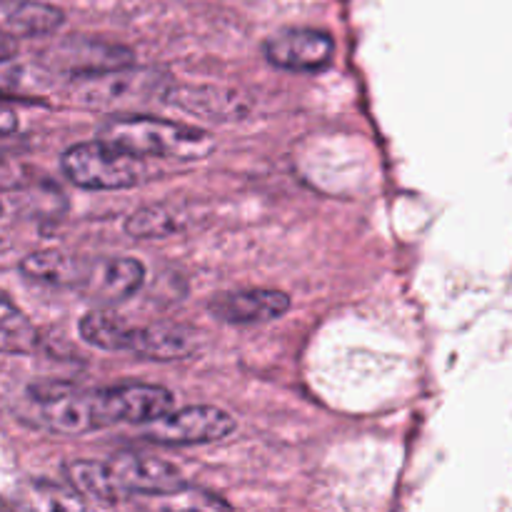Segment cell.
Wrapping results in <instances>:
<instances>
[{
	"mask_svg": "<svg viewBox=\"0 0 512 512\" xmlns=\"http://www.w3.org/2000/svg\"><path fill=\"white\" fill-rule=\"evenodd\" d=\"M145 283V265L135 258H110L105 263L93 265L85 288L93 290V295L103 303H123L133 298Z\"/></svg>",
	"mask_w": 512,
	"mask_h": 512,
	"instance_id": "cell-12",
	"label": "cell"
},
{
	"mask_svg": "<svg viewBox=\"0 0 512 512\" xmlns=\"http://www.w3.org/2000/svg\"><path fill=\"white\" fill-rule=\"evenodd\" d=\"M43 425L55 433H90L110 425H145L173 410V395L160 385L125 383L115 388L85 390L65 383L30 385Z\"/></svg>",
	"mask_w": 512,
	"mask_h": 512,
	"instance_id": "cell-1",
	"label": "cell"
},
{
	"mask_svg": "<svg viewBox=\"0 0 512 512\" xmlns=\"http://www.w3.org/2000/svg\"><path fill=\"white\" fill-rule=\"evenodd\" d=\"M63 170L70 183L85 190H123L143 183L145 158L110 145L105 140L70 145L63 155Z\"/></svg>",
	"mask_w": 512,
	"mask_h": 512,
	"instance_id": "cell-4",
	"label": "cell"
},
{
	"mask_svg": "<svg viewBox=\"0 0 512 512\" xmlns=\"http://www.w3.org/2000/svg\"><path fill=\"white\" fill-rule=\"evenodd\" d=\"M40 338L35 325L15 308L8 298L0 295V353L30 355L38 348Z\"/></svg>",
	"mask_w": 512,
	"mask_h": 512,
	"instance_id": "cell-17",
	"label": "cell"
},
{
	"mask_svg": "<svg viewBox=\"0 0 512 512\" xmlns=\"http://www.w3.org/2000/svg\"><path fill=\"white\" fill-rule=\"evenodd\" d=\"M80 335L88 345L110 353H133L140 358L160 360H183L190 358L198 348V335L193 328L180 323H153L143 328H133L118 315L105 310H90L80 320Z\"/></svg>",
	"mask_w": 512,
	"mask_h": 512,
	"instance_id": "cell-2",
	"label": "cell"
},
{
	"mask_svg": "<svg viewBox=\"0 0 512 512\" xmlns=\"http://www.w3.org/2000/svg\"><path fill=\"white\" fill-rule=\"evenodd\" d=\"M193 225V210L180 203H155L135 210L125 220V233L138 240L170 238Z\"/></svg>",
	"mask_w": 512,
	"mask_h": 512,
	"instance_id": "cell-14",
	"label": "cell"
},
{
	"mask_svg": "<svg viewBox=\"0 0 512 512\" xmlns=\"http://www.w3.org/2000/svg\"><path fill=\"white\" fill-rule=\"evenodd\" d=\"M100 140L138 158H170V160H200L208 158L215 140L205 130L170 123L153 115H120L100 128Z\"/></svg>",
	"mask_w": 512,
	"mask_h": 512,
	"instance_id": "cell-3",
	"label": "cell"
},
{
	"mask_svg": "<svg viewBox=\"0 0 512 512\" xmlns=\"http://www.w3.org/2000/svg\"><path fill=\"white\" fill-rule=\"evenodd\" d=\"M290 298L280 290H238L223 293L208 303L213 318L228 325H258L288 313Z\"/></svg>",
	"mask_w": 512,
	"mask_h": 512,
	"instance_id": "cell-9",
	"label": "cell"
},
{
	"mask_svg": "<svg viewBox=\"0 0 512 512\" xmlns=\"http://www.w3.org/2000/svg\"><path fill=\"white\" fill-rule=\"evenodd\" d=\"M53 60L75 78L98 75L105 70L133 65V53L123 45L100 43V40H65L60 48L50 50Z\"/></svg>",
	"mask_w": 512,
	"mask_h": 512,
	"instance_id": "cell-10",
	"label": "cell"
},
{
	"mask_svg": "<svg viewBox=\"0 0 512 512\" xmlns=\"http://www.w3.org/2000/svg\"><path fill=\"white\" fill-rule=\"evenodd\" d=\"M335 43L328 33L320 30H283L265 40V58L283 70L315 73L333 60Z\"/></svg>",
	"mask_w": 512,
	"mask_h": 512,
	"instance_id": "cell-8",
	"label": "cell"
},
{
	"mask_svg": "<svg viewBox=\"0 0 512 512\" xmlns=\"http://www.w3.org/2000/svg\"><path fill=\"white\" fill-rule=\"evenodd\" d=\"M0 213H3V203H0Z\"/></svg>",
	"mask_w": 512,
	"mask_h": 512,
	"instance_id": "cell-21",
	"label": "cell"
},
{
	"mask_svg": "<svg viewBox=\"0 0 512 512\" xmlns=\"http://www.w3.org/2000/svg\"><path fill=\"white\" fill-rule=\"evenodd\" d=\"M28 178V168L18 158L0 153V190L23 188L28 183Z\"/></svg>",
	"mask_w": 512,
	"mask_h": 512,
	"instance_id": "cell-18",
	"label": "cell"
},
{
	"mask_svg": "<svg viewBox=\"0 0 512 512\" xmlns=\"http://www.w3.org/2000/svg\"><path fill=\"white\" fill-rule=\"evenodd\" d=\"M18 128V115L8 108V105H0V135H8Z\"/></svg>",
	"mask_w": 512,
	"mask_h": 512,
	"instance_id": "cell-20",
	"label": "cell"
},
{
	"mask_svg": "<svg viewBox=\"0 0 512 512\" xmlns=\"http://www.w3.org/2000/svg\"><path fill=\"white\" fill-rule=\"evenodd\" d=\"M65 473H68L70 485H73V490L80 498H88L93 500V503L103 505H113L125 500L123 490L115 483L108 463H98V460H75V463H68Z\"/></svg>",
	"mask_w": 512,
	"mask_h": 512,
	"instance_id": "cell-15",
	"label": "cell"
},
{
	"mask_svg": "<svg viewBox=\"0 0 512 512\" xmlns=\"http://www.w3.org/2000/svg\"><path fill=\"white\" fill-rule=\"evenodd\" d=\"M65 23L63 10L53 8L38 0H23L15 3L5 15V28L15 35H48L55 33Z\"/></svg>",
	"mask_w": 512,
	"mask_h": 512,
	"instance_id": "cell-16",
	"label": "cell"
},
{
	"mask_svg": "<svg viewBox=\"0 0 512 512\" xmlns=\"http://www.w3.org/2000/svg\"><path fill=\"white\" fill-rule=\"evenodd\" d=\"M153 93H158V75L148 70H130V65L98 75H85L75 83V98L85 105H98V108L143 103L153 98Z\"/></svg>",
	"mask_w": 512,
	"mask_h": 512,
	"instance_id": "cell-7",
	"label": "cell"
},
{
	"mask_svg": "<svg viewBox=\"0 0 512 512\" xmlns=\"http://www.w3.org/2000/svg\"><path fill=\"white\" fill-rule=\"evenodd\" d=\"M235 433V420L213 405L168 410L160 418L145 423V440L158 445H203Z\"/></svg>",
	"mask_w": 512,
	"mask_h": 512,
	"instance_id": "cell-5",
	"label": "cell"
},
{
	"mask_svg": "<svg viewBox=\"0 0 512 512\" xmlns=\"http://www.w3.org/2000/svg\"><path fill=\"white\" fill-rule=\"evenodd\" d=\"M165 100L188 110L190 115H198V118L205 120H218V123L243 118L245 110H248V105L233 90L220 88H173L165 93Z\"/></svg>",
	"mask_w": 512,
	"mask_h": 512,
	"instance_id": "cell-13",
	"label": "cell"
},
{
	"mask_svg": "<svg viewBox=\"0 0 512 512\" xmlns=\"http://www.w3.org/2000/svg\"><path fill=\"white\" fill-rule=\"evenodd\" d=\"M15 53H18V40H15L13 33H8V30H0V63L13 58Z\"/></svg>",
	"mask_w": 512,
	"mask_h": 512,
	"instance_id": "cell-19",
	"label": "cell"
},
{
	"mask_svg": "<svg viewBox=\"0 0 512 512\" xmlns=\"http://www.w3.org/2000/svg\"><path fill=\"white\" fill-rule=\"evenodd\" d=\"M105 463L125 498L130 495H180L185 490V478L168 460L140 453H118Z\"/></svg>",
	"mask_w": 512,
	"mask_h": 512,
	"instance_id": "cell-6",
	"label": "cell"
},
{
	"mask_svg": "<svg viewBox=\"0 0 512 512\" xmlns=\"http://www.w3.org/2000/svg\"><path fill=\"white\" fill-rule=\"evenodd\" d=\"M25 278L38 280V283L58 285V288H85L93 263L80 255L63 253V250H38L30 253L20 263Z\"/></svg>",
	"mask_w": 512,
	"mask_h": 512,
	"instance_id": "cell-11",
	"label": "cell"
}]
</instances>
